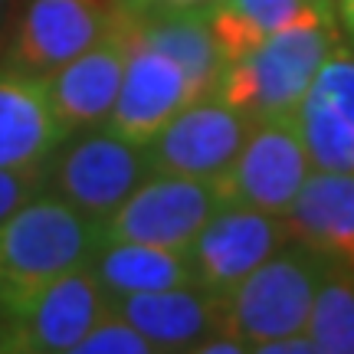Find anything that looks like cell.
Here are the masks:
<instances>
[{
  "label": "cell",
  "instance_id": "obj_1",
  "mask_svg": "<svg viewBox=\"0 0 354 354\" xmlns=\"http://www.w3.org/2000/svg\"><path fill=\"white\" fill-rule=\"evenodd\" d=\"M102 246V220L50 190L26 201L0 223V312L46 282L88 266Z\"/></svg>",
  "mask_w": 354,
  "mask_h": 354
},
{
  "label": "cell",
  "instance_id": "obj_2",
  "mask_svg": "<svg viewBox=\"0 0 354 354\" xmlns=\"http://www.w3.org/2000/svg\"><path fill=\"white\" fill-rule=\"evenodd\" d=\"M335 17L315 7L269 33L236 63H230L216 86V95H223L253 122L299 112L318 69L335 53Z\"/></svg>",
  "mask_w": 354,
  "mask_h": 354
},
{
  "label": "cell",
  "instance_id": "obj_3",
  "mask_svg": "<svg viewBox=\"0 0 354 354\" xmlns=\"http://www.w3.org/2000/svg\"><path fill=\"white\" fill-rule=\"evenodd\" d=\"M331 259L312 246L289 240L259 269H253L236 289L223 295L227 302V331L250 344H259L305 331L315 292L328 272Z\"/></svg>",
  "mask_w": 354,
  "mask_h": 354
},
{
  "label": "cell",
  "instance_id": "obj_4",
  "mask_svg": "<svg viewBox=\"0 0 354 354\" xmlns=\"http://www.w3.org/2000/svg\"><path fill=\"white\" fill-rule=\"evenodd\" d=\"M148 174L151 161L145 145L128 141L109 125H92L69 131L50 154L46 190L82 214L105 220Z\"/></svg>",
  "mask_w": 354,
  "mask_h": 354
},
{
  "label": "cell",
  "instance_id": "obj_5",
  "mask_svg": "<svg viewBox=\"0 0 354 354\" xmlns=\"http://www.w3.org/2000/svg\"><path fill=\"white\" fill-rule=\"evenodd\" d=\"M223 203L216 180L151 171L115 214L102 220V240L187 250Z\"/></svg>",
  "mask_w": 354,
  "mask_h": 354
},
{
  "label": "cell",
  "instance_id": "obj_6",
  "mask_svg": "<svg viewBox=\"0 0 354 354\" xmlns=\"http://www.w3.org/2000/svg\"><path fill=\"white\" fill-rule=\"evenodd\" d=\"M109 308V295L92 269H73L0 312V351L73 354Z\"/></svg>",
  "mask_w": 354,
  "mask_h": 354
},
{
  "label": "cell",
  "instance_id": "obj_7",
  "mask_svg": "<svg viewBox=\"0 0 354 354\" xmlns=\"http://www.w3.org/2000/svg\"><path fill=\"white\" fill-rule=\"evenodd\" d=\"M308 174L312 158L305 148L299 112H286L253 122L233 167L216 180V187L227 203H246L286 216Z\"/></svg>",
  "mask_w": 354,
  "mask_h": 354
},
{
  "label": "cell",
  "instance_id": "obj_8",
  "mask_svg": "<svg viewBox=\"0 0 354 354\" xmlns=\"http://www.w3.org/2000/svg\"><path fill=\"white\" fill-rule=\"evenodd\" d=\"M250 128H253V118L233 109L223 95L203 92L197 99H190L145 145V151L151 161V171L158 174L220 180L233 167Z\"/></svg>",
  "mask_w": 354,
  "mask_h": 354
},
{
  "label": "cell",
  "instance_id": "obj_9",
  "mask_svg": "<svg viewBox=\"0 0 354 354\" xmlns=\"http://www.w3.org/2000/svg\"><path fill=\"white\" fill-rule=\"evenodd\" d=\"M289 240L292 230L282 214H266L246 203H223L187 246V256L201 286L230 295Z\"/></svg>",
  "mask_w": 354,
  "mask_h": 354
},
{
  "label": "cell",
  "instance_id": "obj_10",
  "mask_svg": "<svg viewBox=\"0 0 354 354\" xmlns=\"http://www.w3.org/2000/svg\"><path fill=\"white\" fill-rule=\"evenodd\" d=\"M118 17V0H26L13 24L7 63L46 79L105 37Z\"/></svg>",
  "mask_w": 354,
  "mask_h": 354
},
{
  "label": "cell",
  "instance_id": "obj_11",
  "mask_svg": "<svg viewBox=\"0 0 354 354\" xmlns=\"http://www.w3.org/2000/svg\"><path fill=\"white\" fill-rule=\"evenodd\" d=\"M128 50H131V30L122 13L105 37L43 79L53 112L66 128V135L109 122L122 79H125Z\"/></svg>",
  "mask_w": 354,
  "mask_h": 354
},
{
  "label": "cell",
  "instance_id": "obj_12",
  "mask_svg": "<svg viewBox=\"0 0 354 354\" xmlns=\"http://www.w3.org/2000/svg\"><path fill=\"white\" fill-rule=\"evenodd\" d=\"M190 99H197V88L187 79V73L167 53L154 50L151 43L131 33L125 79L105 125L125 135L128 141L148 145Z\"/></svg>",
  "mask_w": 354,
  "mask_h": 354
},
{
  "label": "cell",
  "instance_id": "obj_13",
  "mask_svg": "<svg viewBox=\"0 0 354 354\" xmlns=\"http://www.w3.org/2000/svg\"><path fill=\"white\" fill-rule=\"evenodd\" d=\"M115 315L131 322L161 351H197L203 342L227 331L223 295L201 282L171 286L158 292H138L109 299Z\"/></svg>",
  "mask_w": 354,
  "mask_h": 354
},
{
  "label": "cell",
  "instance_id": "obj_14",
  "mask_svg": "<svg viewBox=\"0 0 354 354\" xmlns=\"http://www.w3.org/2000/svg\"><path fill=\"white\" fill-rule=\"evenodd\" d=\"M66 138L46 82L13 63H0V167L46 165Z\"/></svg>",
  "mask_w": 354,
  "mask_h": 354
},
{
  "label": "cell",
  "instance_id": "obj_15",
  "mask_svg": "<svg viewBox=\"0 0 354 354\" xmlns=\"http://www.w3.org/2000/svg\"><path fill=\"white\" fill-rule=\"evenodd\" d=\"M122 7V3H118ZM131 33L154 50L167 53L187 79L197 95L216 92L227 73V59L216 46L207 10H174V7H122Z\"/></svg>",
  "mask_w": 354,
  "mask_h": 354
},
{
  "label": "cell",
  "instance_id": "obj_16",
  "mask_svg": "<svg viewBox=\"0 0 354 354\" xmlns=\"http://www.w3.org/2000/svg\"><path fill=\"white\" fill-rule=\"evenodd\" d=\"M286 223L292 240L312 246L331 263L354 266V177L312 167L286 210Z\"/></svg>",
  "mask_w": 354,
  "mask_h": 354
},
{
  "label": "cell",
  "instance_id": "obj_17",
  "mask_svg": "<svg viewBox=\"0 0 354 354\" xmlns=\"http://www.w3.org/2000/svg\"><path fill=\"white\" fill-rule=\"evenodd\" d=\"M88 269L109 299L197 282L187 250H167L151 243L102 240L95 256L88 259Z\"/></svg>",
  "mask_w": 354,
  "mask_h": 354
},
{
  "label": "cell",
  "instance_id": "obj_18",
  "mask_svg": "<svg viewBox=\"0 0 354 354\" xmlns=\"http://www.w3.org/2000/svg\"><path fill=\"white\" fill-rule=\"evenodd\" d=\"M308 10H315V3H308V0H220L216 7L207 10V20H210L216 46L230 66L240 56H246L253 46H259L269 33L282 30Z\"/></svg>",
  "mask_w": 354,
  "mask_h": 354
},
{
  "label": "cell",
  "instance_id": "obj_19",
  "mask_svg": "<svg viewBox=\"0 0 354 354\" xmlns=\"http://www.w3.org/2000/svg\"><path fill=\"white\" fill-rule=\"evenodd\" d=\"M318 354H354V266L331 263L305 322Z\"/></svg>",
  "mask_w": 354,
  "mask_h": 354
},
{
  "label": "cell",
  "instance_id": "obj_20",
  "mask_svg": "<svg viewBox=\"0 0 354 354\" xmlns=\"http://www.w3.org/2000/svg\"><path fill=\"white\" fill-rule=\"evenodd\" d=\"M73 354H158L145 335L131 322L115 315L112 308L86 331V338L76 344Z\"/></svg>",
  "mask_w": 354,
  "mask_h": 354
},
{
  "label": "cell",
  "instance_id": "obj_21",
  "mask_svg": "<svg viewBox=\"0 0 354 354\" xmlns=\"http://www.w3.org/2000/svg\"><path fill=\"white\" fill-rule=\"evenodd\" d=\"M43 190H46V165L0 167V223Z\"/></svg>",
  "mask_w": 354,
  "mask_h": 354
},
{
  "label": "cell",
  "instance_id": "obj_22",
  "mask_svg": "<svg viewBox=\"0 0 354 354\" xmlns=\"http://www.w3.org/2000/svg\"><path fill=\"white\" fill-rule=\"evenodd\" d=\"M256 351H263V354H318L312 338H308L305 331L286 335V338H276V342H266V344H259Z\"/></svg>",
  "mask_w": 354,
  "mask_h": 354
},
{
  "label": "cell",
  "instance_id": "obj_23",
  "mask_svg": "<svg viewBox=\"0 0 354 354\" xmlns=\"http://www.w3.org/2000/svg\"><path fill=\"white\" fill-rule=\"evenodd\" d=\"M122 7H174V10H210L220 0H118Z\"/></svg>",
  "mask_w": 354,
  "mask_h": 354
},
{
  "label": "cell",
  "instance_id": "obj_24",
  "mask_svg": "<svg viewBox=\"0 0 354 354\" xmlns=\"http://www.w3.org/2000/svg\"><path fill=\"white\" fill-rule=\"evenodd\" d=\"M338 17H342V26L348 39L354 43V0H338Z\"/></svg>",
  "mask_w": 354,
  "mask_h": 354
},
{
  "label": "cell",
  "instance_id": "obj_25",
  "mask_svg": "<svg viewBox=\"0 0 354 354\" xmlns=\"http://www.w3.org/2000/svg\"><path fill=\"white\" fill-rule=\"evenodd\" d=\"M13 10H17V0H0V33L7 30V24H10Z\"/></svg>",
  "mask_w": 354,
  "mask_h": 354
},
{
  "label": "cell",
  "instance_id": "obj_26",
  "mask_svg": "<svg viewBox=\"0 0 354 354\" xmlns=\"http://www.w3.org/2000/svg\"><path fill=\"white\" fill-rule=\"evenodd\" d=\"M308 3H315V7H322V10H331V0H308Z\"/></svg>",
  "mask_w": 354,
  "mask_h": 354
}]
</instances>
